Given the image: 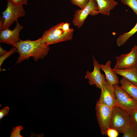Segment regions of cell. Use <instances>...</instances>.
<instances>
[{
    "label": "cell",
    "mask_w": 137,
    "mask_h": 137,
    "mask_svg": "<svg viewBox=\"0 0 137 137\" xmlns=\"http://www.w3.org/2000/svg\"><path fill=\"white\" fill-rule=\"evenodd\" d=\"M13 46L16 48L19 55L16 64L28 60L31 57H32L35 61L42 59L47 55L50 50L49 46L45 45L41 38L34 41L21 40Z\"/></svg>",
    "instance_id": "6da1fadb"
},
{
    "label": "cell",
    "mask_w": 137,
    "mask_h": 137,
    "mask_svg": "<svg viewBox=\"0 0 137 137\" xmlns=\"http://www.w3.org/2000/svg\"><path fill=\"white\" fill-rule=\"evenodd\" d=\"M63 22L58 24L44 31L41 38L45 45L49 46L72 39L73 29L69 31H65L62 27Z\"/></svg>",
    "instance_id": "7a4b0ae2"
},
{
    "label": "cell",
    "mask_w": 137,
    "mask_h": 137,
    "mask_svg": "<svg viewBox=\"0 0 137 137\" xmlns=\"http://www.w3.org/2000/svg\"><path fill=\"white\" fill-rule=\"evenodd\" d=\"M131 125L129 114L118 107L113 109L109 128L123 133Z\"/></svg>",
    "instance_id": "3957f363"
},
{
    "label": "cell",
    "mask_w": 137,
    "mask_h": 137,
    "mask_svg": "<svg viewBox=\"0 0 137 137\" xmlns=\"http://www.w3.org/2000/svg\"><path fill=\"white\" fill-rule=\"evenodd\" d=\"M26 12L23 6L14 5L7 2L6 9L2 13L1 17L4 21V24L0 31L7 28H9L10 25L18 19L24 16Z\"/></svg>",
    "instance_id": "277c9868"
},
{
    "label": "cell",
    "mask_w": 137,
    "mask_h": 137,
    "mask_svg": "<svg viewBox=\"0 0 137 137\" xmlns=\"http://www.w3.org/2000/svg\"><path fill=\"white\" fill-rule=\"evenodd\" d=\"M116 105L127 112L137 110V101L130 96L118 84L113 85Z\"/></svg>",
    "instance_id": "5b68a950"
},
{
    "label": "cell",
    "mask_w": 137,
    "mask_h": 137,
    "mask_svg": "<svg viewBox=\"0 0 137 137\" xmlns=\"http://www.w3.org/2000/svg\"><path fill=\"white\" fill-rule=\"evenodd\" d=\"M98 13V7L95 0H89L83 8L78 9L75 11L72 23L74 26L80 28L83 26L88 15H94Z\"/></svg>",
    "instance_id": "8992f818"
},
{
    "label": "cell",
    "mask_w": 137,
    "mask_h": 137,
    "mask_svg": "<svg viewBox=\"0 0 137 137\" xmlns=\"http://www.w3.org/2000/svg\"><path fill=\"white\" fill-rule=\"evenodd\" d=\"M113 109L104 104H97L95 107L98 123L102 135H107Z\"/></svg>",
    "instance_id": "52a82bcc"
},
{
    "label": "cell",
    "mask_w": 137,
    "mask_h": 137,
    "mask_svg": "<svg viewBox=\"0 0 137 137\" xmlns=\"http://www.w3.org/2000/svg\"><path fill=\"white\" fill-rule=\"evenodd\" d=\"M101 89L100 96L96 104H104L113 109L117 107L113 85L109 83L106 80Z\"/></svg>",
    "instance_id": "ba28073f"
},
{
    "label": "cell",
    "mask_w": 137,
    "mask_h": 137,
    "mask_svg": "<svg viewBox=\"0 0 137 137\" xmlns=\"http://www.w3.org/2000/svg\"><path fill=\"white\" fill-rule=\"evenodd\" d=\"M116 63L113 68L125 69L136 65L137 60L136 46L134 45L129 53L123 54L115 58Z\"/></svg>",
    "instance_id": "9c48e42d"
},
{
    "label": "cell",
    "mask_w": 137,
    "mask_h": 137,
    "mask_svg": "<svg viewBox=\"0 0 137 137\" xmlns=\"http://www.w3.org/2000/svg\"><path fill=\"white\" fill-rule=\"evenodd\" d=\"M16 25L12 30L7 28L0 31V42L13 46L19 42L20 32L23 27L16 21Z\"/></svg>",
    "instance_id": "30bf717a"
},
{
    "label": "cell",
    "mask_w": 137,
    "mask_h": 137,
    "mask_svg": "<svg viewBox=\"0 0 137 137\" xmlns=\"http://www.w3.org/2000/svg\"><path fill=\"white\" fill-rule=\"evenodd\" d=\"M93 65L94 69L91 72L87 71L85 75V78L88 80V82L90 85H95L97 88L100 89L105 80V75L100 72L98 61L93 56Z\"/></svg>",
    "instance_id": "8fae6325"
},
{
    "label": "cell",
    "mask_w": 137,
    "mask_h": 137,
    "mask_svg": "<svg viewBox=\"0 0 137 137\" xmlns=\"http://www.w3.org/2000/svg\"><path fill=\"white\" fill-rule=\"evenodd\" d=\"M112 70L117 74L122 76L137 86V66L135 65L129 68Z\"/></svg>",
    "instance_id": "7c38bea8"
},
{
    "label": "cell",
    "mask_w": 137,
    "mask_h": 137,
    "mask_svg": "<svg viewBox=\"0 0 137 137\" xmlns=\"http://www.w3.org/2000/svg\"><path fill=\"white\" fill-rule=\"evenodd\" d=\"M111 62L108 60L105 64L99 63V66L100 69L105 73L106 80L110 84L112 85L120 83L119 77L117 74L112 70L111 67Z\"/></svg>",
    "instance_id": "4fadbf2b"
},
{
    "label": "cell",
    "mask_w": 137,
    "mask_h": 137,
    "mask_svg": "<svg viewBox=\"0 0 137 137\" xmlns=\"http://www.w3.org/2000/svg\"><path fill=\"white\" fill-rule=\"evenodd\" d=\"M97 5L99 13L105 15H110V11L118 4L114 0H95Z\"/></svg>",
    "instance_id": "5bb4252c"
},
{
    "label": "cell",
    "mask_w": 137,
    "mask_h": 137,
    "mask_svg": "<svg viewBox=\"0 0 137 137\" xmlns=\"http://www.w3.org/2000/svg\"><path fill=\"white\" fill-rule=\"evenodd\" d=\"M121 87L137 101V86L122 77L119 81Z\"/></svg>",
    "instance_id": "9a60e30c"
},
{
    "label": "cell",
    "mask_w": 137,
    "mask_h": 137,
    "mask_svg": "<svg viewBox=\"0 0 137 137\" xmlns=\"http://www.w3.org/2000/svg\"><path fill=\"white\" fill-rule=\"evenodd\" d=\"M137 32V21L134 27L129 31L124 33L117 38L116 44L119 47L123 45L132 36Z\"/></svg>",
    "instance_id": "2e32d148"
},
{
    "label": "cell",
    "mask_w": 137,
    "mask_h": 137,
    "mask_svg": "<svg viewBox=\"0 0 137 137\" xmlns=\"http://www.w3.org/2000/svg\"><path fill=\"white\" fill-rule=\"evenodd\" d=\"M123 133V137H137V129L131 125Z\"/></svg>",
    "instance_id": "e0dca14e"
},
{
    "label": "cell",
    "mask_w": 137,
    "mask_h": 137,
    "mask_svg": "<svg viewBox=\"0 0 137 137\" xmlns=\"http://www.w3.org/2000/svg\"><path fill=\"white\" fill-rule=\"evenodd\" d=\"M123 4L131 8L137 15V0H120Z\"/></svg>",
    "instance_id": "ac0fdd59"
},
{
    "label": "cell",
    "mask_w": 137,
    "mask_h": 137,
    "mask_svg": "<svg viewBox=\"0 0 137 137\" xmlns=\"http://www.w3.org/2000/svg\"><path fill=\"white\" fill-rule=\"evenodd\" d=\"M128 113L131 125L137 129V110Z\"/></svg>",
    "instance_id": "d6986e66"
},
{
    "label": "cell",
    "mask_w": 137,
    "mask_h": 137,
    "mask_svg": "<svg viewBox=\"0 0 137 137\" xmlns=\"http://www.w3.org/2000/svg\"><path fill=\"white\" fill-rule=\"evenodd\" d=\"M17 52L16 48L14 46H13L12 48H11L9 51L8 52L3 55L0 57V67H1L3 62L5 60L10 56L13 53Z\"/></svg>",
    "instance_id": "ffe728a7"
},
{
    "label": "cell",
    "mask_w": 137,
    "mask_h": 137,
    "mask_svg": "<svg viewBox=\"0 0 137 137\" xmlns=\"http://www.w3.org/2000/svg\"><path fill=\"white\" fill-rule=\"evenodd\" d=\"M24 129L22 126H19L13 128L10 137H23L20 134L21 131Z\"/></svg>",
    "instance_id": "44dd1931"
},
{
    "label": "cell",
    "mask_w": 137,
    "mask_h": 137,
    "mask_svg": "<svg viewBox=\"0 0 137 137\" xmlns=\"http://www.w3.org/2000/svg\"><path fill=\"white\" fill-rule=\"evenodd\" d=\"M73 4L76 5L80 9L83 8L88 3L89 0H70Z\"/></svg>",
    "instance_id": "7402d4cb"
},
{
    "label": "cell",
    "mask_w": 137,
    "mask_h": 137,
    "mask_svg": "<svg viewBox=\"0 0 137 137\" xmlns=\"http://www.w3.org/2000/svg\"><path fill=\"white\" fill-rule=\"evenodd\" d=\"M118 132L115 129L109 128L107 132V135L109 137H117L118 135Z\"/></svg>",
    "instance_id": "603a6c76"
},
{
    "label": "cell",
    "mask_w": 137,
    "mask_h": 137,
    "mask_svg": "<svg viewBox=\"0 0 137 137\" xmlns=\"http://www.w3.org/2000/svg\"><path fill=\"white\" fill-rule=\"evenodd\" d=\"M12 4L16 5L23 6L28 4V0H7Z\"/></svg>",
    "instance_id": "cb8c5ba5"
},
{
    "label": "cell",
    "mask_w": 137,
    "mask_h": 137,
    "mask_svg": "<svg viewBox=\"0 0 137 137\" xmlns=\"http://www.w3.org/2000/svg\"><path fill=\"white\" fill-rule=\"evenodd\" d=\"M9 108L8 106L4 107L1 109L0 111V119H2L4 116H7L8 114Z\"/></svg>",
    "instance_id": "d4e9b609"
},
{
    "label": "cell",
    "mask_w": 137,
    "mask_h": 137,
    "mask_svg": "<svg viewBox=\"0 0 137 137\" xmlns=\"http://www.w3.org/2000/svg\"><path fill=\"white\" fill-rule=\"evenodd\" d=\"M8 52L5 50L0 46V56H2L6 53Z\"/></svg>",
    "instance_id": "484cf974"
},
{
    "label": "cell",
    "mask_w": 137,
    "mask_h": 137,
    "mask_svg": "<svg viewBox=\"0 0 137 137\" xmlns=\"http://www.w3.org/2000/svg\"><path fill=\"white\" fill-rule=\"evenodd\" d=\"M136 66H137V61H136Z\"/></svg>",
    "instance_id": "4316f807"
},
{
    "label": "cell",
    "mask_w": 137,
    "mask_h": 137,
    "mask_svg": "<svg viewBox=\"0 0 137 137\" xmlns=\"http://www.w3.org/2000/svg\"><path fill=\"white\" fill-rule=\"evenodd\" d=\"M136 48H137V46H136Z\"/></svg>",
    "instance_id": "83f0119b"
}]
</instances>
